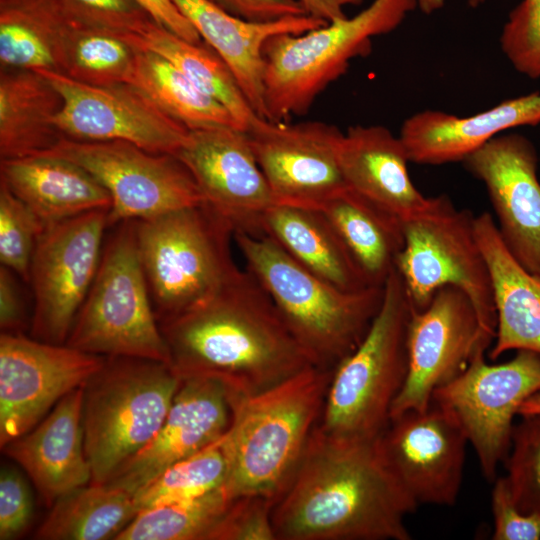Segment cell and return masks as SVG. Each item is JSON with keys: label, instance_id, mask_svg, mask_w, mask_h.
Masks as SVG:
<instances>
[{"label": "cell", "instance_id": "obj_1", "mask_svg": "<svg viewBox=\"0 0 540 540\" xmlns=\"http://www.w3.org/2000/svg\"><path fill=\"white\" fill-rule=\"evenodd\" d=\"M417 507L377 439H340L316 427L272 522L276 540H410L405 519Z\"/></svg>", "mask_w": 540, "mask_h": 540}, {"label": "cell", "instance_id": "obj_2", "mask_svg": "<svg viewBox=\"0 0 540 540\" xmlns=\"http://www.w3.org/2000/svg\"><path fill=\"white\" fill-rule=\"evenodd\" d=\"M159 326L181 379H216L233 399L261 393L314 366L247 270Z\"/></svg>", "mask_w": 540, "mask_h": 540}, {"label": "cell", "instance_id": "obj_3", "mask_svg": "<svg viewBox=\"0 0 540 540\" xmlns=\"http://www.w3.org/2000/svg\"><path fill=\"white\" fill-rule=\"evenodd\" d=\"M234 241L247 271L312 365L334 370L365 337L382 305L384 286L345 291L303 267L266 235L238 230Z\"/></svg>", "mask_w": 540, "mask_h": 540}, {"label": "cell", "instance_id": "obj_4", "mask_svg": "<svg viewBox=\"0 0 540 540\" xmlns=\"http://www.w3.org/2000/svg\"><path fill=\"white\" fill-rule=\"evenodd\" d=\"M333 370L309 366L253 396L230 398L225 439L231 498L280 496L296 472L323 411Z\"/></svg>", "mask_w": 540, "mask_h": 540}, {"label": "cell", "instance_id": "obj_5", "mask_svg": "<svg viewBox=\"0 0 540 540\" xmlns=\"http://www.w3.org/2000/svg\"><path fill=\"white\" fill-rule=\"evenodd\" d=\"M412 305L394 269L379 312L357 348L333 370L317 428L326 435L376 440L388 426L408 374Z\"/></svg>", "mask_w": 540, "mask_h": 540}, {"label": "cell", "instance_id": "obj_6", "mask_svg": "<svg viewBox=\"0 0 540 540\" xmlns=\"http://www.w3.org/2000/svg\"><path fill=\"white\" fill-rule=\"evenodd\" d=\"M234 226L204 202L136 220L141 265L158 323L206 300L241 270Z\"/></svg>", "mask_w": 540, "mask_h": 540}, {"label": "cell", "instance_id": "obj_7", "mask_svg": "<svg viewBox=\"0 0 540 540\" xmlns=\"http://www.w3.org/2000/svg\"><path fill=\"white\" fill-rule=\"evenodd\" d=\"M417 0H373L352 18L300 34L281 33L263 46L265 119L306 114L356 57L368 55L372 38L396 29Z\"/></svg>", "mask_w": 540, "mask_h": 540}, {"label": "cell", "instance_id": "obj_8", "mask_svg": "<svg viewBox=\"0 0 540 540\" xmlns=\"http://www.w3.org/2000/svg\"><path fill=\"white\" fill-rule=\"evenodd\" d=\"M180 383L170 364L106 357L83 385L82 426L91 483H106L152 440Z\"/></svg>", "mask_w": 540, "mask_h": 540}, {"label": "cell", "instance_id": "obj_9", "mask_svg": "<svg viewBox=\"0 0 540 540\" xmlns=\"http://www.w3.org/2000/svg\"><path fill=\"white\" fill-rule=\"evenodd\" d=\"M65 344L106 357L170 364L138 253L136 220L118 223L105 242L96 276Z\"/></svg>", "mask_w": 540, "mask_h": 540}, {"label": "cell", "instance_id": "obj_10", "mask_svg": "<svg viewBox=\"0 0 540 540\" xmlns=\"http://www.w3.org/2000/svg\"><path fill=\"white\" fill-rule=\"evenodd\" d=\"M474 218L470 211L457 209L447 195H439L432 211L403 222L404 246L395 269L415 310L425 309L444 286L461 289L475 307L483 334L493 343V285Z\"/></svg>", "mask_w": 540, "mask_h": 540}, {"label": "cell", "instance_id": "obj_11", "mask_svg": "<svg viewBox=\"0 0 540 540\" xmlns=\"http://www.w3.org/2000/svg\"><path fill=\"white\" fill-rule=\"evenodd\" d=\"M486 350L479 348L468 366L438 388L432 400L455 416L483 476L493 482L508 456L520 406L540 390V355L517 350L507 362L488 364Z\"/></svg>", "mask_w": 540, "mask_h": 540}, {"label": "cell", "instance_id": "obj_12", "mask_svg": "<svg viewBox=\"0 0 540 540\" xmlns=\"http://www.w3.org/2000/svg\"><path fill=\"white\" fill-rule=\"evenodd\" d=\"M46 154L79 165L108 191L109 226L203 203L191 173L172 154L152 153L122 140L67 138Z\"/></svg>", "mask_w": 540, "mask_h": 540}, {"label": "cell", "instance_id": "obj_13", "mask_svg": "<svg viewBox=\"0 0 540 540\" xmlns=\"http://www.w3.org/2000/svg\"><path fill=\"white\" fill-rule=\"evenodd\" d=\"M109 210L97 209L47 226L30 266L34 295L31 337L65 344L96 276Z\"/></svg>", "mask_w": 540, "mask_h": 540}, {"label": "cell", "instance_id": "obj_14", "mask_svg": "<svg viewBox=\"0 0 540 540\" xmlns=\"http://www.w3.org/2000/svg\"><path fill=\"white\" fill-rule=\"evenodd\" d=\"M105 359L24 333H1V448L34 428L62 398L82 387Z\"/></svg>", "mask_w": 540, "mask_h": 540}, {"label": "cell", "instance_id": "obj_15", "mask_svg": "<svg viewBox=\"0 0 540 540\" xmlns=\"http://www.w3.org/2000/svg\"><path fill=\"white\" fill-rule=\"evenodd\" d=\"M468 444L455 416L433 400L392 417L377 438L385 463L417 505L456 504Z\"/></svg>", "mask_w": 540, "mask_h": 540}, {"label": "cell", "instance_id": "obj_16", "mask_svg": "<svg viewBox=\"0 0 540 540\" xmlns=\"http://www.w3.org/2000/svg\"><path fill=\"white\" fill-rule=\"evenodd\" d=\"M60 93L63 105L55 124L63 138L77 141L122 140L156 154H172L188 129L135 86H93L52 70H35Z\"/></svg>", "mask_w": 540, "mask_h": 540}, {"label": "cell", "instance_id": "obj_17", "mask_svg": "<svg viewBox=\"0 0 540 540\" xmlns=\"http://www.w3.org/2000/svg\"><path fill=\"white\" fill-rule=\"evenodd\" d=\"M492 341L482 332L471 300L459 288L438 289L423 310L412 307L408 334V374L394 401L391 418L424 410L434 392L457 377L479 348Z\"/></svg>", "mask_w": 540, "mask_h": 540}, {"label": "cell", "instance_id": "obj_18", "mask_svg": "<svg viewBox=\"0 0 540 540\" xmlns=\"http://www.w3.org/2000/svg\"><path fill=\"white\" fill-rule=\"evenodd\" d=\"M246 133L277 204L319 210L348 189L338 157L343 132L336 125L259 118Z\"/></svg>", "mask_w": 540, "mask_h": 540}, {"label": "cell", "instance_id": "obj_19", "mask_svg": "<svg viewBox=\"0 0 540 540\" xmlns=\"http://www.w3.org/2000/svg\"><path fill=\"white\" fill-rule=\"evenodd\" d=\"M174 156L191 173L205 204L235 231L260 234L261 216L277 201L245 131L234 127L189 130Z\"/></svg>", "mask_w": 540, "mask_h": 540}, {"label": "cell", "instance_id": "obj_20", "mask_svg": "<svg viewBox=\"0 0 540 540\" xmlns=\"http://www.w3.org/2000/svg\"><path fill=\"white\" fill-rule=\"evenodd\" d=\"M462 163L484 184L508 251L540 276V182L533 143L517 133L498 135Z\"/></svg>", "mask_w": 540, "mask_h": 540}, {"label": "cell", "instance_id": "obj_21", "mask_svg": "<svg viewBox=\"0 0 540 540\" xmlns=\"http://www.w3.org/2000/svg\"><path fill=\"white\" fill-rule=\"evenodd\" d=\"M232 417L230 396L221 382L209 377L181 379L158 432L106 484L134 494L172 464L222 438Z\"/></svg>", "mask_w": 540, "mask_h": 540}, {"label": "cell", "instance_id": "obj_22", "mask_svg": "<svg viewBox=\"0 0 540 540\" xmlns=\"http://www.w3.org/2000/svg\"><path fill=\"white\" fill-rule=\"evenodd\" d=\"M338 157L347 188L402 223L429 213L439 201V196L426 197L413 184L405 147L385 126L349 127Z\"/></svg>", "mask_w": 540, "mask_h": 540}, {"label": "cell", "instance_id": "obj_23", "mask_svg": "<svg viewBox=\"0 0 540 540\" xmlns=\"http://www.w3.org/2000/svg\"><path fill=\"white\" fill-rule=\"evenodd\" d=\"M82 401L83 386L62 398L34 428L2 447L26 471L48 507L92 479Z\"/></svg>", "mask_w": 540, "mask_h": 540}, {"label": "cell", "instance_id": "obj_24", "mask_svg": "<svg viewBox=\"0 0 540 540\" xmlns=\"http://www.w3.org/2000/svg\"><path fill=\"white\" fill-rule=\"evenodd\" d=\"M539 123L540 92L535 91L467 117L423 110L403 122L399 137L410 162L436 166L462 162L501 132Z\"/></svg>", "mask_w": 540, "mask_h": 540}, {"label": "cell", "instance_id": "obj_25", "mask_svg": "<svg viewBox=\"0 0 540 540\" xmlns=\"http://www.w3.org/2000/svg\"><path fill=\"white\" fill-rule=\"evenodd\" d=\"M172 1L205 44L227 63L253 109L264 119L265 42L277 34H300L329 23L310 15L254 22L230 14L211 0Z\"/></svg>", "mask_w": 540, "mask_h": 540}, {"label": "cell", "instance_id": "obj_26", "mask_svg": "<svg viewBox=\"0 0 540 540\" xmlns=\"http://www.w3.org/2000/svg\"><path fill=\"white\" fill-rule=\"evenodd\" d=\"M474 230L494 293L496 332L490 359L509 350L540 355V276L528 272L511 255L490 213L475 216Z\"/></svg>", "mask_w": 540, "mask_h": 540}, {"label": "cell", "instance_id": "obj_27", "mask_svg": "<svg viewBox=\"0 0 540 540\" xmlns=\"http://www.w3.org/2000/svg\"><path fill=\"white\" fill-rule=\"evenodd\" d=\"M3 182L43 226L110 209L108 191L84 168L52 155L0 161Z\"/></svg>", "mask_w": 540, "mask_h": 540}, {"label": "cell", "instance_id": "obj_28", "mask_svg": "<svg viewBox=\"0 0 540 540\" xmlns=\"http://www.w3.org/2000/svg\"><path fill=\"white\" fill-rule=\"evenodd\" d=\"M259 230L296 262L342 290L359 291L372 286L320 210L276 204L261 216Z\"/></svg>", "mask_w": 540, "mask_h": 540}, {"label": "cell", "instance_id": "obj_29", "mask_svg": "<svg viewBox=\"0 0 540 540\" xmlns=\"http://www.w3.org/2000/svg\"><path fill=\"white\" fill-rule=\"evenodd\" d=\"M62 105L60 93L37 71L1 69L0 159L51 151L63 139L55 124Z\"/></svg>", "mask_w": 540, "mask_h": 540}, {"label": "cell", "instance_id": "obj_30", "mask_svg": "<svg viewBox=\"0 0 540 540\" xmlns=\"http://www.w3.org/2000/svg\"><path fill=\"white\" fill-rule=\"evenodd\" d=\"M138 49L165 58L199 89L221 103L245 132L261 118L227 63L207 44L190 42L150 20L134 33L120 34Z\"/></svg>", "mask_w": 540, "mask_h": 540}, {"label": "cell", "instance_id": "obj_31", "mask_svg": "<svg viewBox=\"0 0 540 540\" xmlns=\"http://www.w3.org/2000/svg\"><path fill=\"white\" fill-rule=\"evenodd\" d=\"M319 210L334 226L369 284L384 286L404 246L402 221L349 189Z\"/></svg>", "mask_w": 540, "mask_h": 540}, {"label": "cell", "instance_id": "obj_32", "mask_svg": "<svg viewBox=\"0 0 540 540\" xmlns=\"http://www.w3.org/2000/svg\"><path fill=\"white\" fill-rule=\"evenodd\" d=\"M69 26L50 0H0L1 69L63 74Z\"/></svg>", "mask_w": 540, "mask_h": 540}, {"label": "cell", "instance_id": "obj_33", "mask_svg": "<svg viewBox=\"0 0 540 540\" xmlns=\"http://www.w3.org/2000/svg\"><path fill=\"white\" fill-rule=\"evenodd\" d=\"M139 512L130 492L88 483L58 499L35 533L42 540H106L116 537Z\"/></svg>", "mask_w": 540, "mask_h": 540}, {"label": "cell", "instance_id": "obj_34", "mask_svg": "<svg viewBox=\"0 0 540 540\" xmlns=\"http://www.w3.org/2000/svg\"><path fill=\"white\" fill-rule=\"evenodd\" d=\"M128 84L135 86L188 130L211 127L241 129L221 103L199 89L165 58L151 51L137 48Z\"/></svg>", "mask_w": 540, "mask_h": 540}, {"label": "cell", "instance_id": "obj_35", "mask_svg": "<svg viewBox=\"0 0 540 540\" xmlns=\"http://www.w3.org/2000/svg\"><path fill=\"white\" fill-rule=\"evenodd\" d=\"M225 435L137 490L133 495L138 510L197 499L225 487L230 472Z\"/></svg>", "mask_w": 540, "mask_h": 540}, {"label": "cell", "instance_id": "obj_36", "mask_svg": "<svg viewBox=\"0 0 540 540\" xmlns=\"http://www.w3.org/2000/svg\"><path fill=\"white\" fill-rule=\"evenodd\" d=\"M136 53L137 48L118 33L70 24L63 74L93 86L129 83Z\"/></svg>", "mask_w": 540, "mask_h": 540}, {"label": "cell", "instance_id": "obj_37", "mask_svg": "<svg viewBox=\"0 0 540 540\" xmlns=\"http://www.w3.org/2000/svg\"><path fill=\"white\" fill-rule=\"evenodd\" d=\"M225 488L137 513L116 540H209L231 500Z\"/></svg>", "mask_w": 540, "mask_h": 540}, {"label": "cell", "instance_id": "obj_38", "mask_svg": "<svg viewBox=\"0 0 540 540\" xmlns=\"http://www.w3.org/2000/svg\"><path fill=\"white\" fill-rule=\"evenodd\" d=\"M504 462L505 475L516 506L540 514V413L520 415Z\"/></svg>", "mask_w": 540, "mask_h": 540}, {"label": "cell", "instance_id": "obj_39", "mask_svg": "<svg viewBox=\"0 0 540 540\" xmlns=\"http://www.w3.org/2000/svg\"><path fill=\"white\" fill-rule=\"evenodd\" d=\"M43 226L33 212L0 182V261L29 282L35 245Z\"/></svg>", "mask_w": 540, "mask_h": 540}, {"label": "cell", "instance_id": "obj_40", "mask_svg": "<svg viewBox=\"0 0 540 540\" xmlns=\"http://www.w3.org/2000/svg\"><path fill=\"white\" fill-rule=\"evenodd\" d=\"M500 47L516 71L540 78V0H521L510 11Z\"/></svg>", "mask_w": 540, "mask_h": 540}, {"label": "cell", "instance_id": "obj_41", "mask_svg": "<svg viewBox=\"0 0 540 540\" xmlns=\"http://www.w3.org/2000/svg\"><path fill=\"white\" fill-rule=\"evenodd\" d=\"M70 23L134 33L153 20L134 0H50ZM154 21V20H153Z\"/></svg>", "mask_w": 540, "mask_h": 540}, {"label": "cell", "instance_id": "obj_42", "mask_svg": "<svg viewBox=\"0 0 540 540\" xmlns=\"http://www.w3.org/2000/svg\"><path fill=\"white\" fill-rule=\"evenodd\" d=\"M275 501L260 495L233 498L209 540H276L272 522Z\"/></svg>", "mask_w": 540, "mask_h": 540}, {"label": "cell", "instance_id": "obj_43", "mask_svg": "<svg viewBox=\"0 0 540 540\" xmlns=\"http://www.w3.org/2000/svg\"><path fill=\"white\" fill-rule=\"evenodd\" d=\"M33 497L27 481L14 467L5 465L0 473V539L23 535L33 518Z\"/></svg>", "mask_w": 540, "mask_h": 540}, {"label": "cell", "instance_id": "obj_44", "mask_svg": "<svg viewBox=\"0 0 540 540\" xmlns=\"http://www.w3.org/2000/svg\"><path fill=\"white\" fill-rule=\"evenodd\" d=\"M491 493L494 540H539L540 514L524 513L514 503L505 476L497 477Z\"/></svg>", "mask_w": 540, "mask_h": 540}, {"label": "cell", "instance_id": "obj_45", "mask_svg": "<svg viewBox=\"0 0 540 540\" xmlns=\"http://www.w3.org/2000/svg\"><path fill=\"white\" fill-rule=\"evenodd\" d=\"M223 10L254 22L308 15L298 0H211Z\"/></svg>", "mask_w": 540, "mask_h": 540}, {"label": "cell", "instance_id": "obj_46", "mask_svg": "<svg viewBox=\"0 0 540 540\" xmlns=\"http://www.w3.org/2000/svg\"><path fill=\"white\" fill-rule=\"evenodd\" d=\"M17 275L11 269L0 267V328L1 333L20 334L27 328L25 303Z\"/></svg>", "mask_w": 540, "mask_h": 540}, {"label": "cell", "instance_id": "obj_47", "mask_svg": "<svg viewBox=\"0 0 540 540\" xmlns=\"http://www.w3.org/2000/svg\"><path fill=\"white\" fill-rule=\"evenodd\" d=\"M159 25L194 43L201 37L172 0H134Z\"/></svg>", "mask_w": 540, "mask_h": 540}, {"label": "cell", "instance_id": "obj_48", "mask_svg": "<svg viewBox=\"0 0 540 540\" xmlns=\"http://www.w3.org/2000/svg\"><path fill=\"white\" fill-rule=\"evenodd\" d=\"M305 12L315 18L332 22L346 18L344 8L348 5H360L363 0H298Z\"/></svg>", "mask_w": 540, "mask_h": 540}, {"label": "cell", "instance_id": "obj_49", "mask_svg": "<svg viewBox=\"0 0 540 540\" xmlns=\"http://www.w3.org/2000/svg\"><path fill=\"white\" fill-rule=\"evenodd\" d=\"M540 413V390L526 399L519 408L518 415Z\"/></svg>", "mask_w": 540, "mask_h": 540}, {"label": "cell", "instance_id": "obj_50", "mask_svg": "<svg viewBox=\"0 0 540 540\" xmlns=\"http://www.w3.org/2000/svg\"><path fill=\"white\" fill-rule=\"evenodd\" d=\"M417 2L418 7L425 14H431L442 8L445 4V0H417Z\"/></svg>", "mask_w": 540, "mask_h": 540}, {"label": "cell", "instance_id": "obj_51", "mask_svg": "<svg viewBox=\"0 0 540 540\" xmlns=\"http://www.w3.org/2000/svg\"><path fill=\"white\" fill-rule=\"evenodd\" d=\"M485 0H468V5L472 8H477L482 5Z\"/></svg>", "mask_w": 540, "mask_h": 540}]
</instances>
